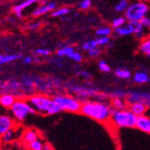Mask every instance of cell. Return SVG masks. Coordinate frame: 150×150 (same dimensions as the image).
I'll use <instances>...</instances> for the list:
<instances>
[{
    "label": "cell",
    "instance_id": "12",
    "mask_svg": "<svg viewBox=\"0 0 150 150\" xmlns=\"http://www.w3.org/2000/svg\"><path fill=\"white\" fill-rule=\"evenodd\" d=\"M128 109L133 114H135L137 117H139L145 115V113L147 112L148 107L141 103H129Z\"/></svg>",
    "mask_w": 150,
    "mask_h": 150
},
{
    "label": "cell",
    "instance_id": "32",
    "mask_svg": "<svg viewBox=\"0 0 150 150\" xmlns=\"http://www.w3.org/2000/svg\"><path fill=\"white\" fill-rule=\"evenodd\" d=\"M13 138H15V131L13 129H10L7 132H6L3 136H1V140L4 143H9L13 139Z\"/></svg>",
    "mask_w": 150,
    "mask_h": 150
},
{
    "label": "cell",
    "instance_id": "23",
    "mask_svg": "<svg viewBox=\"0 0 150 150\" xmlns=\"http://www.w3.org/2000/svg\"><path fill=\"white\" fill-rule=\"evenodd\" d=\"M112 33H113V29L109 25L98 27L95 30V34L98 37H110Z\"/></svg>",
    "mask_w": 150,
    "mask_h": 150
},
{
    "label": "cell",
    "instance_id": "5",
    "mask_svg": "<svg viewBox=\"0 0 150 150\" xmlns=\"http://www.w3.org/2000/svg\"><path fill=\"white\" fill-rule=\"evenodd\" d=\"M61 111L69 112H78L81 110L82 102L74 95L70 94H56L53 97Z\"/></svg>",
    "mask_w": 150,
    "mask_h": 150
},
{
    "label": "cell",
    "instance_id": "35",
    "mask_svg": "<svg viewBox=\"0 0 150 150\" xmlns=\"http://www.w3.org/2000/svg\"><path fill=\"white\" fill-rule=\"evenodd\" d=\"M34 54L36 55V57H47L50 54V50L48 49H43V48H38L34 50Z\"/></svg>",
    "mask_w": 150,
    "mask_h": 150
},
{
    "label": "cell",
    "instance_id": "40",
    "mask_svg": "<svg viewBox=\"0 0 150 150\" xmlns=\"http://www.w3.org/2000/svg\"><path fill=\"white\" fill-rule=\"evenodd\" d=\"M22 61L25 65H27V64L29 65V64H32L33 62V58L32 56H25V57H23Z\"/></svg>",
    "mask_w": 150,
    "mask_h": 150
},
{
    "label": "cell",
    "instance_id": "42",
    "mask_svg": "<svg viewBox=\"0 0 150 150\" xmlns=\"http://www.w3.org/2000/svg\"><path fill=\"white\" fill-rule=\"evenodd\" d=\"M43 150H53V147L52 146L48 143V142H44V145H43Z\"/></svg>",
    "mask_w": 150,
    "mask_h": 150
},
{
    "label": "cell",
    "instance_id": "45",
    "mask_svg": "<svg viewBox=\"0 0 150 150\" xmlns=\"http://www.w3.org/2000/svg\"><path fill=\"white\" fill-rule=\"evenodd\" d=\"M147 57H148V58H149V59H150V55H148V56H147Z\"/></svg>",
    "mask_w": 150,
    "mask_h": 150
},
{
    "label": "cell",
    "instance_id": "18",
    "mask_svg": "<svg viewBox=\"0 0 150 150\" xmlns=\"http://www.w3.org/2000/svg\"><path fill=\"white\" fill-rule=\"evenodd\" d=\"M40 139L39 138V134L35 129H26L23 134V139L24 141V143L26 144H30L32 142H33L34 140Z\"/></svg>",
    "mask_w": 150,
    "mask_h": 150
},
{
    "label": "cell",
    "instance_id": "2",
    "mask_svg": "<svg viewBox=\"0 0 150 150\" xmlns=\"http://www.w3.org/2000/svg\"><path fill=\"white\" fill-rule=\"evenodd\" d=\"M67 88L71 93L74 94L78 100L82 101H98V102H106L108 101L109 97L105 93L100 92L98 88L94 86H80L78 84H75L71 82L70 84L67 85Z\"/></svg>",
    "mask_w": 150,
    "mask_h": 150
},
{
    "label": "cell",
    "instance_id": "3",
    "mask_svg": "<svg viewBox=\"0 0 150 150\" xmlns=\"http://www.w3.org/2000/svg\"><path fill=\"white\" fill-rule=\"evenodd\" d=\"M36 112L46 114V115H54L61 112L58 104L54 102L53 98L45 94H33L27 100Z\"/></svg>",
    "mask_w": 150,
    "mask_h": 150
},
{
    "label": "cell",
    "instance_id": "17",
    "mask_svg": "<svg viewBox=\"0 0 150 150\" xmlns=\"http://www.w3.org/2000/svg\"><path fill=\"white\" fill-rule=\"evenodd\" d=\"M107 94V96L110 99H115V98H121V99H126L127 95H128V92L124 91L123 89L120 88H114L112 89L109 92L105 93Z\"/></svg>",
    "mask_w": 150,
    "mask_h": 150
},
{
    "label": "cell",
    "instance_id": "30",
    "mask_svg": "<svg viewBox=\"0 0 150 150\" xmlns=\"http://www.w3.org/2000/svg\"><path fill=\"white\" fill-rule=\"evenodd\" d=\"M43 145H44V142H42V140L40 139H38L34 140L33 142L30 143L28 146H29L30 150H43Z\"/></svg>",
    "mask_w": 150,
    "mask_h": 150
},
{
    "label": "cell",
    "instance_id": "4",
    "mask_svg": "<svg viewBox=\"0 0 150 150\" xmlns=\"http://www.w3.org/2000/svg\"><path fill=\"white\" fill-rule=\"evenodd\" d=\"M138 117L133 114L129 109L121 111L112 110L111 116V122L117 128H127L133 129L136 128Z\"/></svg>",
    "mask_w": 150,
    "mask_h": 150
},
{
    "label": "cell",
    "instance_id": "15",
    "mask_svg": "<svg viewBox=\"0 0 150 150\" xmlns=\"http://www.w3.org/2000/svg\"><path fill=\"white\" fill-rule=\"evenodd\" d=\"M16 100V98L11 93H2L0 94V106L4 109H11Z\"/></svg>",
    "mask_w": 150,
    "mask_h": 150
},
{
    "label": "cell",
    "instance_id": "7",
    "mask_svg": "<svg viewBox=\"0 0 150 150\" xmlns=\"http://www.w3.org/2000/svg\"><path fill=\"white\" fill-rule=\"evenodd\" d=\"M149 6L145 2H134L129 5L124 13L128 22H140L144 17L147 16Z\"/></svg>",
    "mask_w": 150,
    "mask_h": 150
},
{
    "label": "cell",
    "instance_id": "27",
    "mask_svg": "<svg viewBox=\"0 0 150 150\" xmlns=\"http://www.w3.org/2000/svg\"><path fill=\"white\" fill-rule=\"evenodd\" d=\"M22 58V54H7V55H3L0 64H6V63H10L12 61L17 60ZM23 59V58H22Z\"/></svg>",
    "mask_w": 150,
    "mask_h": 150
},
{
    "label": "cell",
    "instance_id": "37",
    "mask_svg": "<svg viewBox=\"0 0 150 150\" xmlns=\"http://www.w3.org/2000/svg\"><path fill=\"white\" fill-rule=\"evenodd\" d=\"M69 59H71L72 60H74V61H76V62H81L82 60H83V55L79 52V51H74L71 55L69 57Z\"/></svg>",
    "mask_w": 150,
    "mask_h": 150
},
{
    "label": "cell",
    "instance_id": "28",
    "mask_svg": "<svg viewBox=\"0 0 150 150\" xmlns=\"http://www.w3.org/2000/svg\"><path fill=\"white\" fill-rule=\"evenodd\" d=\"M113 33L117 36H120V37H125V36L131 34L127 24L121 26V27H119V28L113 29Z\"/></svg>",
    "mask_w": 150,
    "mask_h": 150
},
{
    "label": "cell",
    "instance_id": "41",
    "mask_svg": "<svg viewBox=\"0 0 150 150\" xmlns=\"http://www.w3.org/2000/svg\"><path fill=\"white\" fill-rule=\"evenodd\" d=\"M40 22H38V21H36V22H33V23H32L30 25H29V28L30 29H32V30H34V29H37V28H39V27L40 26Z\"/></svg>",
    "mask_w": 150,
    "mask_h": 150
},
{
    "label": "cell",
    "instance_id": "38",
    "mask_svg": "<svg viewBox=\"0 0 150 150\" xmlns=\"http://www.w3.org/2000/svg\"><path fill=\"white\" fill-rule=\"evenodd\" d=\"M101 53H102V50L98 47V48H95L90 51L87 52L88 54V56L92 59H95V58H98L100 55H101Z\"/></svg>",
    "mask_w": 150,
    "mask_h": 150
},
{
    "label": "cell",
    "instance_id": "25",
    "mask_svg": "<svg viewBox=\"0 0 150 150\" xmlns=\"http://www.w3.org/2000/svg\"><path fill=\"white\" fill-rule=\"evenodd\" d=\"M127 23H128V21L125 18V16H117V17H114L112 20L111 27L112 29H116V28H119V27L126 25Z\"/></svg>",
    "mask_w": 150,
    "mask_h": 150
},
{
    "label": "cell",
    "instance_id": "13",
    "mask_svg": "<svg viewBox=\"0 0 150 150\" xmlns=\"http://www.w3.org/2000/svg\"><path fill=\"white\" fill-rule=\"evenodd\" d=\"M136 128L145 133L150 134V117L146 115L138 117Z\"/></svg>",
    "mask_w": 150,
    "mask_h": 150
},
{
    "label": "cell",
    "instance_id": "47",
    "mask_svg": "<svg viewBox=\"0 0 150 150\" xmlns=\"http://www.w3.org/2000/svg\"><path fill=\"white\" fill-rule=\"evenodd\" d=\"M149 33H150V32H149Z\"/></svg>",
    "mask_w": 150,
    "mask_h": 150
},
{
    "label": "cell",
    "instance_id": "20",
    "mask_svg": "<svg viewBox=\"0 0 150 150\" xmlns=\"http://www.w3.org/2000/svg\"><path fill=\"white\" fill-rule=\"evenodd\" d=\"M128 103L126 99H121V98H115L111 101V107L114 111H121L125 110L128 107Z\"/></svg>",
    "mask_w": 150,
    "mask_h": 150
},
{
    "label": "cell",
    "instance_id": "31",
    "mask_svg": "<svg viewBox=\"0 0 150 150\" xmlns=\"http://www.w3.org/2000/svg\"><path fill=\"white\" fill-rule=\"evenodd\" d=\"M98 69L100 71L103 73H110L112 71L111 67L108 65V63L105 60H103V59L98 61Z\"/></svg>",
    "mask_w": 150,
    "mask_h": 150
},
{
    "label": "cell",
    "instance_id": "21",
    "mask_svg": "<svg viewBox=\"0 0 150 150\" xmlns=\"http://www.w3.org/2000/svg\"><path fill=\"white\" fill-rule=\"evenodd\" d=\"M114 74L115 76L118 77V78H120V79H129L131 78L132 76V74L130 72V70L127 67H117L114 71Z\"/></svg>",
    "mask_w": 150,
    "mask_h": 150
},
{
    "label": "cell",
    "instance_id": "8",
    "mask_svg": "<svg viewBox=\"0 0 150 150\" xmlns=\"http://www.w3.org/2000/svg\"><path fill=\"white\" fill-rule=\"evenodd\" d=\"M126 101L128 103H141L150 107V93L141 91H130L128 92Z\"/></svg>",
    "mask_w": 150,
    "mask_h": 150
},
{
    "label": "cell",
    "instance_id": "46",
    "mask_svg": "<svg viewBox=\"0 0 150 150\" xmlns=\"http://www.w3.org/2000/svg\"><path fill=\"white\" fill-rule=\"evenodd\" d=\"M6 150H9V149H6Z\"/></svg>",
    "mask_w": 150,
    "mask_h": 150
},
{
    "label": "cell",
    "instance_id": "39",
    "mask_svg": "<svg viewBox=\"0 0 150 150\" xmlns=\"http://www.w3.org/2000/svg\"><path fill=\"white\" fill-rule=\"evenodd\" d=\"M141 24L143 25V27L146 30H148L150 32V17L146 16L144 17L141 21H140Z\"/></svg>",
    "mask_w": 150,
    "mask_h": 150
},
{
    "label": "cell",
    "instance_id": "24",
    "mask_svg": "<svg viewBox=\"0 0 150 150\" xmlns=\"http://www.w3.org/2000/svg\"><path fill=\"white\" fill-rule=\"evenodd\" d=\"M70 11H71V8L69 6H61V7H58L57 9L54 10L50 13V16L52 17H64L69 15Z\"/></svg>",
    "mask_w": 150,
    "mask_h": 150
},
{
    "label": "cell",
    "instance_id": "1",
    "mask_svg": "<svg viewBox=\"0 0 150 150\" xmlns=\"http://www.w3.org/2000/svg\"><path fill=\"white\" fill-rule=\"evenodd\" d=\"M80 112L101 123H107L111 120L112 108L106 102L90 100L82 102Z\"/></svg>",
    "mask_w": 150,
    "mask_h": 150
},
{
    "label": "cell",
    "instance_id": "22",
    "mask_svg": "<svg viewBox=\"0 0 150 150\" xmlns=\"http://www.w3.org/2000/svg\"><path fill=\"white\" fill-rule=\"evenodd\" d=\"M74 51H75V49L72 46L63 45V46L59 47L57 50L56 54H57V56L59 57V58H62V57H67V58H69Z\"/></svg>",
    "mask_w": 150,
    "mask_h": 150
},
{
    "label": "cell",
    "instance_id": "34",
    "mask_svg": "<svg viewBox=\"0 0 150 150\" xmlns=\"http://www.w3.org/2000/svg\"><path fill=\"white\" fill-rule=\"evenodd\" d=\"M91 6H92V1H91V0H82V1H80L77 4V7L80 10H83V11L88 10Z\"/></svg>",
    "mask_w": 150,
    "mask_h": 150
},
{
    "label": "cell",
    "instance_id": "36",
    "mask_svg": "<svg viewBox=\"0 0 150 150\" xmlns=\"http://www.w3.org/2000/svg\"><path fill=\"white\" fill-rule=\"evenodd\" d=\"M95 40L98 46H108L111 43V37H98Z\"/></svg>",
    "mask_w": 150,
    "mask_h": 150
},
{
    "label": "cell",
    "instance_id": "44",
    "mask_svg": "<svg viewBox=\"0 0 150 150\" xmlns=\"http://www.w3.org/2000/svg\"><path fill=\"white\" fill-rule=\"evenodd\" d=\"M2 142V140H1V137H0V143H1Z\"/></svg>",
    "mask_w": 150,
    "mask_h": 150
},
{
    "label": "cell",
    "instance_id": "10",
    "mask_svg": "<svg viewBox=\"0 0 150 150\" xmlns=\"http://www.w3.org/2000/svg\"><path fill=\"white\" fill-rule=\"evenodd\" d=\"M127 25L131 34H134L137 39L141 40L146 37V29L143 27L140 22H128Z\"/></svg>",
    "mask_w": 150,
    "mask_h": 150
},
{
    "label": "cell",
    "instance_id": "29",
    "mask_svg": "<svg viewBox=\"0 0 150 150\" xmlns=\"http://www.w3.org/2000/svg\"><path fill=\"white\" fill-rule=\"evenodd\" d=\"M95 48H98V44L96 42V40L95 39H92V40H88L86 42H85L82 45V50H84L86 51H90Z\"/></svg>",
    "mask_w": 150,
    "mask_h": 150
},
{
    "label": "cell",
    "instance_id": "16",
    "mask_svg": "<svg viewBox=\"0 0 150 150\" xmlns=\"http://www.w3.org/2000/svg\"><path fill=\"white\" fill-rule=\"evenodd\" d=\"M133 82L136 84H146L150 82V76L147 73V71H144V70H140V71H137L132 76Z\"/></svg>",
    "mask_w": 150,
    "mask_h": 150
},
{
    "label": "cell",
    "instance_id": "43",
    "mask_svg": "<svg viewBox=\"0 0 150 150\" xmlns=\"http://www.w3.org/2000/svg\"><path fill=\"white\" fill-rule=\"evenodd\" d=\"M2 57H3V55H0V61H1V59H2Z\"/></svg>",
    "mask_w": 150,
    "mask_h": 150
},
{
    "label": "cell",
    "instance_id": "33",
    "mask_svg": "<svg viewBox=\"0 0 150 150\" xmlns=\"http://www.w3.org/2000/svg\"><path fill=\"white\" fill-rule=\"evenodd\" d=\"M76 75L78 77L86 79V82H88L89 80H91L92 77H93V75L89 71H87V70H77V71H76Z\"/></svg>",
    "mask_w": 150,
    "mask_h": 150
},
{
    "label": "cell",
    "instance_id": "11",
    "mask_svg": "<svg viewBox=\"0 0 150 150\" xmlns=\"http://www.w3.org/2000/svg\"><path fill=\"white\" fill-rule=\"evenodd\" d=\"M13 124L15 122L12 117L6 114H0V137L8 130L13 129Z\"/></svg>",
    "mask_w": 150,
    "mask_h": 150
},
{
    "label": "cell",
    "instance_id": "9",
    "mask_svg": "<svg viewBox=\"0 0 150 150\" xmlns=\"http://www.w3.org/2000/svg\"><path fill=\"white\" fill-rule=\"evenodd\" d=\"M58 4L57 2L54 1H50V2H42L40 5H39L33 11V16L34 17H39L44 16L48 13H52L55 9H57L58 7Z\"/></svg>",
    "mask_w": 150,
    "mask_h": 150
},
{
    "label": "cell",
    "instance_id": "6",
    "mask_svg": "<svg viewBox=\"0 0 150 150\" xmlns=\"http://www.w3.org/2000/svg\"><path fill=\"white\" fill-rule=\"evenodd\" d=\"M10 111L13 118L18 121H23L29 115L37 113L29 102L23 99H16L15 103L11 107Z\"/></svg>",
    "mask_w": 150,
    "mask_h": 150
},
{
    "label": "cell",
    "instance_id": "26",
    "mask_svg": "<svg viewBox=\"0 0 150 150\" xmlns=\"http://www.w3.org/2000/svg\"><path fill=\"white\" fill-rule=\"evenodd\" d=\"M130 3L128 1V0H120L119 1L115 6H114V10L117 13H124L127 11V9L129 8Z\"/></svg>",
    "mask_w": 150,
    "mask_h": 150
},
{
    "label": "cell",
    "instance_id": "14",
    "mask_svg": "<svg viewBox=\"0 0 150 150\" xmlns=\"http://www.w3.org/2000/svg\"><path fill=\"white\" fill-rule=\"evenodd\" d=\"M37 1L35 0H26V1H23L17 5H15L13 6V11L15 13V15L17 16V17H22L23 16V11L27 8L31 6L33 4H36Z\"/></svg>",
    "mask_w": 150,
    "mask_h": 150
},
{
    "label": "cell",
    "instance_id": "19",
    "mask_svg": "<svg viewBox=\"0 0 150 150\" xmlns=\"http://www.w3.org/2000/svg\"><path fill=\"white\" fill-rule=\"evenodd\" d=\"M139 51L144 55H150V35L146 36L139 44Z\"/></svg>",
    "mask_w": 150,
    "mask_h": 150
}]
</instances>
